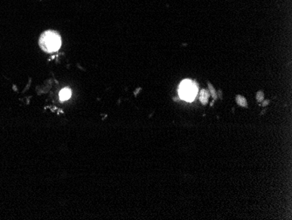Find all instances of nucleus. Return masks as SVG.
Segmentation results:
<instances>
[{
  "instance_id": "5",
  "label": "nucleus",
  "mask_w": 292,
  "mask_h": 220,
  "mask_svg": "<svg viewBox=\"0 0 292 220\" xmlns=\"http://www.w3.org/2000/svg\"><path fill=\"white\" fill-rule=\"evenodd\" d=\"M236 103L239 105H241L242 107H247V103L246 98L243 97H242V96H237L236 97Z\"/></svg>"
},
{
  "instance_id": "1",
  "label": "nucleus",
  "mask_w": 292,
  "mask_h": 220,
  "mask_svg": "<svg viewBox=\"0 0 292 220\" xmlns=\"http://www.w3.org/2000/svg\"><path fill=\"white\" fill-rule=\"evenodd\" d=\"M61 45L60 35L54 31H46L40 39V46L45 52L57 51Z\"/></svg>"
},
{
  "instance_id": "3",
  "label": "nucleus",
  "mask_w": 292,
  "mask_h": 220,
  "mask_svg": "<svg viewBox=\"0 0 292 220\" xmlns=\"http://www.w3.org/2000/svg\"><path fill=\"white\" fill-rule=\"evenodd\" d=\"M71 97V90L66 88L61 90L60 92V99L61 100H67Z\"/></svg>"
},
{
  "instance_id": "2",
  "label": "nucleus",
  "mask_w": 292,
  "mask_h": 220,
  "mask_svg": "<svg viewBox=\"0 0 292 220\" xmlns=\"http://www.w3.org/2000/svg\"><path fill=\"white\" fill-rule=\"evenodd\" d=\"M198 92V85L191 81H184L181 83L180 95L181 98L186 101H193Z\"/></svg>"
},
{
  "instance_id": "8",
  "label": "nucleus",
  "mask_w": 292,
  "mask_h": 220,
  "mask_svg": "<svg viewBox=\"0 0 292 220\" xmlns=\"http://www.w3.org/2000/svg\"><path fill=\"white\" fill-rule=\"evenodd\" d=\"M269 103V101H267V102H264V104H263V105H266L267 104Z\"/></svg>"
},
{
  "instance_id": "7",
  "label": "nucleus",
  "mask_w": 292,
  "mask_h": 220,
  "mask_svg": "<svg viewBox=\"0 0 292 220\" xmlns=\"http://www.w3.org/2000/svg\"><path fill=\"white\" fill-rule=\"evenodd\" d=\"M256 99L258 102H262L264 99V95L262 93V91H258L256 94Z\"/></svg>"
},
{
  "instance_id": "6",
  "label": "nucleus",
  "mask_w": 292,
  "mask_h": 220,
  "mask_svg": "<svg viewBox=\"0 0 292 220\" xmlns=\"http://www.w3.org/2000/svg\"><path fill=\"white\" fill-rule=\"evenodd\" d=\"M208 87H209V89H210V91H211V95H212V97H213V99H216V98H217V93H216L215 89H214L213 87V85H212L211 83H208Z\"/></svg>"
},
{
  "instance_id": "4",
  "label": "nucleus",
  "mask_w": 292,
  "mask_h": 220,
  "mask_svg": "<svg viewBox=\"0 0 292 220\" xmlns=\"http://www.w3.org/2000/svg\"><path fill=\"white\" fill-rule=\"evenodd\" d=\"M208 98H209V93H208V91L207 90H205V89H203V90H201V92H200V101H201V103H202L203 105H205L207 102H208Z\"/></svg>"
}]
</instances>
